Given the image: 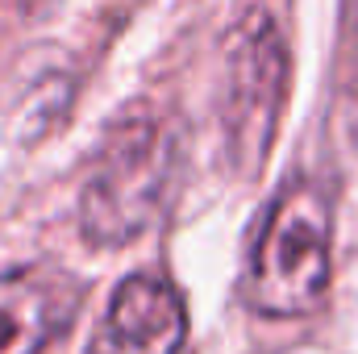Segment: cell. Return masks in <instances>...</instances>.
Segmentation results:
<instances>
[{
	"instance_id": "1",
	"label": "cell",
	"mask_w": 358,
	"mask_h": 354,
	"mask_svg": "<svg viewBox=\"0 0 358 354\" xmlns=\"http://www.w3.org/2000/svg\"><path fill=\"white\" fill-rule=\"evenodd\" d=\"M176 134L155 113L121 117L80 192V229L96 246H125L142 238L171 192Z\"/></svg>"
},
{
	"instance_id": "2",
	"label": "cell",
	"mask_w": 358,
	"mask_h": 354,
	"mask_svg": "<svg viewBox=\"0 0 358 354\" xmlns=\"http://www.w3.org/2000/svg\"><path fill=\"white\" fill-rule=\"evenodd\" d=\"M334 213L313 183L287 187L255 242L246 267V300L263 317H304L329 288Z\"/></svg>"
},
{
	"instance_id": "3",
	"label": "cell",
	"mask_w": 358,
	"mask_h": 354,
	"mask_svg": "<svg viewBox=\"0 0 358 354\" xmlns=\"http://www.w3.org/2000/svg\"><path fill=\"white\" fill-rule=\"evenodd\" d=\"M287 96V46L279 25L263 8H250L234 29L229 46V100H225V138L242 171H255L271 155L275 125Z\"/></svg>"
},
{
	"instance_id": "4",
	"label": "cell",
	"mask_w": 358,
	"mask_h": 354,
	"mask_svg": "<svg viewBox=\"0 0 358 354\" xmlns=\"http://www.w3.org/2000/svg\"><path fill=\"white\" fill-rule=\"evenodd\" d=\"M84 304V283L59 267L0 271V354H42L71 330Z\"/></svg>"
},
{
	"instance_id": "5",
	"label": "cell",
	"mask_w": 358,
	"mask_h": 354,
	"mask_svg": "<svg viewBox=\"0 0 358 354\" xmlns=\"http://www.w3.org/2000/svg\"><path fill=\"white\" fill-rule=\"evenodd\" d=\"M187 342L183 296L163 275H129L92 338L88 354H179Z\"/></svg>"
}]
</instances>
